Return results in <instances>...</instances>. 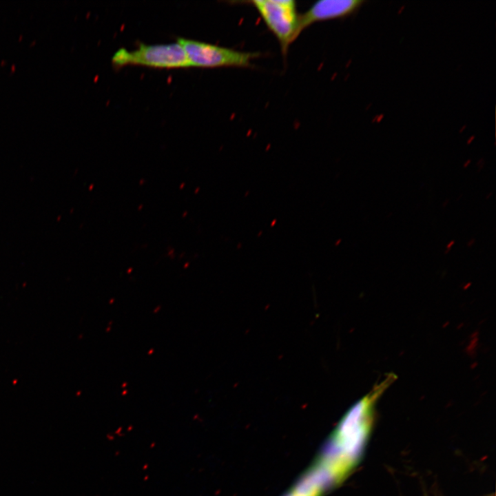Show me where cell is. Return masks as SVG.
<instances>
[{
  "label": "cell",
  "instance_id": "6da1fadb",
  "mask_svg": "<svg viewBox=\"0 0 496 496\" xmlns=\"http://www.w3.org/2000/svg\"><path fill=\"white\" fill-rule=\"evenodd\" d=\"M395 380L393 373L386 374L340 421L319 462L335 479L340 480L353 467L371 424L375 404Z\"/></svg>",
  "mask_w": 496,
  "mask_h": 496
},
{
  "label": "cell",
  "instance_id": "7a4b0ae2",
  "mask_svg": "<svg viewBox=\"0 0 496 496\" xmlns=\"http://www.w3.org/2000/svg\"><path fill=\"white\" fill-rule=\"evenodd\" d=\"M245 3L258 12L269 31L278 40L282 54L287 55L289 46L302 32L300 14L293 0H252Z\"/></svg>",
  "mask_w": 496,
  "mask_h": 496
},
{
  "label": "cell",
  "instance_id": "3957f363",
  "mask_svg": "<svg viewBox=\"0 0 496 496\" xmlns=\"http://www.w3.org/2000/svg\"><path fill=\"white\" fill-rule=\"evenodd\" d=\"M117 66L138 65L153 68L191 67L185 50L178 43L147 45L140 43L134 50H118L112 58Z\"/></svg>",
  "mask_w": 496,
  "mask_h": 496
},
{
  "label": "cell",
  "instance_id": "277c9868",
  "mask_svg": "<svg viewBox=\"0 0 496 496\" xmlns=\"http://www.w3.org/2000/svg\"><path fill=\"white\" fill-rule=\"evenodd\" d=\"M191 66L201 68H249L260 56L256 52H244L206 42L178 38Z\"/></svg>",
  "mask_w": 496,
  "mask_h": 496
},
{
  "label": "cell",
  "instance_id": "5b68a950",
  "mask_svg": "<svg viewBox=\"0 0 496 496\" xmlns=\"http://www.w3.org/2000/svg\"><path fill=\"white\" fill-rule=\"evenodd\" d=\"M364 3L362 0H320L313 3L300 14L301 32L311 25L330 19H340L356 12Z\"/></svg>",
  "mask_w": 496,
  "mask_h": 496
},
{
  "label": "cell",
  "instance_id": "8992f818",
  "mask_svg": "<svg viewBox=\"0 0 496 496\" xmlns=\"http://www.w3.org/2000/svg\"><path fill=\"white\" fill-rule=\"evenodd\" d=\"M331 483L326 472L316 465L300 480L291 493L293 496H320Z\"/></svg>",
  "mask_w": 496,
  "mask_h": 496
},
{
  "label": "cell",
  "instance_id": "52a82bcc",
  "mask_svg": "<svg viewBox=\"0 0 496 496\" xmlns=\"http://www.w3.org/2000/svg\"><path fill=\"white\" fill-rule=\"evenodd\" d=\"M455 241L451 240L447 245H446V249L445 251V254H446L449 251H451L452 246L454 245Z\"/></svg>",
  "mask_w": 496,
  "mask_h": 496
},
{
  "label": "cell",
  "instance_id": "ba28073f",
  "mask_svg": "<svg viewBox=\"0 0 496 496\" xmlns=\"http://www.w3.org/2000/svg\"><path fill=\"white\" fill-rule=\"evenodd\" d=\"M475 240L474 238L471 239V240L468 242L467 246L471 247L475 243Z\"/></svg>",
  "mask_w": 496,
  "mask_h": 496
},
{
  "label": "cell",
  "instance_id": "9c48e42d",
  "mask_svg": "<svg viewBox=\"0 0 496 496\" xmlns=\"http://www.w3.org/2000/svg\"><path fill=\"white\" fill-rule=\"evenodd\" d=\"M469 163H470V161L467 162V163H466V164L464 165V167H467V165H468V164H469Z\"/></svg>",
  "mask_w": 496,
  "mask_h": 496
},
{
  "label": "cell",
  "instance_id": "30bf717a",
  "mask_svg": "<svg viewBox=\"0 0 496 496\" xmlns=\"http://www.w3.org/2000/svg\"><path fill=\"white\" fill-rule=\"evenodd\" d=\"M287 496H293V494L291 493H290L289 495H288Z\"/></svg>",
  "mask_w": 496,
  "mask_h": 496
}]
</instances>
